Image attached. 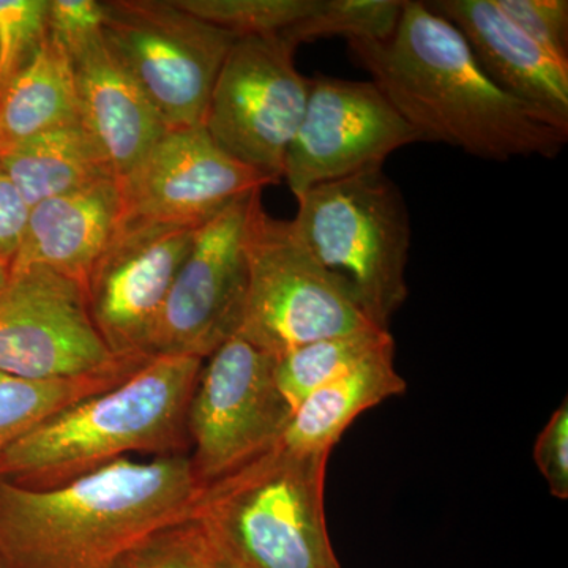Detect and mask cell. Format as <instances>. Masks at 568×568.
Here are the masks:
<instances>
[{
  "label": "cell",
  "instance_id": "1",
  "mask_svg": "<svg viewBox=\"0 0 568 568\" xmlns=\"http://www.w3.org/2000/svg\"><path fill=\"white\" fill-rule=\"evenodd\" d=\"M203 489L190 454L121 458L47 489L0 477V564L122 568L152 537L193 519Z\"/></svg>",
  "mask_w": 568,
  "mask_h": 568
},
{
  "label": "cell",
  "instance_id": "2",
  "mask_svg": "<svg viewBox=\"0 0 568 568\" xmlns=\"http://www.w3.org/2000/svg\"><path fill=\"white\" fill-rule=\"evenodd\" d=\"M347 44L418 141L493 162L555 159L567 144L568 134L537 121L488 80L462 32L428 2L406 0L390 39Z\"/></svg>",
  "mask_w": 568,
  "mask_h": 568
},
{
  "label": "cell",
  "instance_id": "3",
  "mask_svg": "<svg viewBox=\"0 0 568 568\" xmlns=\"http://www.w3.org/2000/svg\"><path fill=\"white\" fill-rule=\"evenodd\" d=\"M203 358L152 355L133 375L37 426L0 458V477L61 487L132 454H189L186 414Z\"/></svg>",
  "mask_w": 568,
  "mask_h": 568
},
{
  "label": "cell",
  "instance_id": "4",
  "mask_svg": "<svg viewBox=\"0 0 568 568\" xmlns=\"http://www.w3.org/2000/svg\"><path fill=\"white\" fill-rule=\"evenodd\" d=\"M328 455L278 444L207 485L193 519L237 568H342L324 514Z\"/></svg>",
  "mask_w": 568,
  "mask_h": 568
},
{
  "label": "cell",
  "instance_id": "5",
  "mask_svg": "<svg viewBox=\"0 0 568 568\" xmlns=\"http://www.w3.org/2000/svg\"><path fill=\"white\" fill-rule=\"evenodd\" d=\"M295 234L353 295L373 324L388 328L407 298L410 216L384 170L312 186L295 196Z\"/></svg>",
  "mask_w": 568,
  "mask_h": 568
},
{
  "label": "cell",
  "instance_id": "6",
  "mask_svg": "<svg viewBox=\"0 0 568 568\" xmlns=\"http://www.w3.org/2000/svg\"><path fill=\"white\" fill-rule=\"evenodd\" d=\"M245 252L248 291L237 335L253 346L280 357L317 339L377 327L302 244L293 223L264 211L261 193L250 211Z\"/></svg>",
  "mask_w": 568,
  "mask_h": 568
},
{
  "label": "cell",
  "instance_id": "7",
  "mask_svg": "<svg viewBox=\"0 0 568 568\" xmlns=\"http://www.w3.org/2000/svg\"><path fill=\"white\" fill-rule=\"evenodd\" d=\"M103 39L168 130L203 125L233 33L175 0H106Z\"/></svg>",
  "mask_w": 568,
  "mask_h": 568
},
{
  "label": "cell",
  "instance_id": "8",
  "mask_svg": "<svg viewBox=\"0 0 568 568\" xmlns=\"http://www.w3.org/2000/svg\"><path fill=\"white\" fill-rule=\"evenodd\" d=\"M275 362L239 335L205 358L186 414L190 459L201 487L282 440L294 410L276 386Z\"/></svg>",
  "mask_w": 568,
  "mask_h": 568
},
{
  "label": "cell",
  "instance_id": "9",
  "mask_svg": "<svg viewBox=\"0 0 568 568\" xmlns=\"http://www.w3.org/2000/svg\"><path fill=\"white\" fill-rule=\"evenodd\" d=\"M295 50L276 37L235 40L203 122L223 152L274 183L282 182L308 102L310 80L295 67Z\"/></svg>",
  "mask_w": 568,
  "mask_h": 568
},
{
  "label": "cell",
  "instance_id": "10",
  "mask_svg": "<svg viewBox=\"0 0 568 568\" xmlns=\"http://www.w3.org/2000/svg\"><path fill=\"white\" fill-rule=\"evenodd\" d=\"M136 361L111 353L93 324L84 284L41 265L11 271L0 294V373L65 379Z\"/></svg>",
  "mask_w": 568,
  "mask_h": 568
},
{
  "label": "cell",
  "instance_id": "11",
  "mask_svg": "<svg viewBox=\"0 0 568 568\" xmlns=\"http://www.w3.org/2000/svg\"><path fill=\"white\" fill-rule=\"evenodd\" d=\"M257 190L197 227L153 331L149 355L205 358L239 334L248 263L245 235Z\"/></svg>",
  "mask_w": 568,
  "mask_h": 568
},
{
  "label": "cell",
  "instance_id": "12",
  "mask_svg": "<svg viewBox=\"0 0 568 568\" xmlns=\"http://www.w3.org/2000/svg\"><path fill=\"white\" fill-rule=\"evenodd\" d=\"M418 141L373 81L317 74L310 80L304 119L286 156L283 179L294 196L366 171Z\"/></svg>",
  "mask_w": 568,
  "mask_h": 568
},
{
  "label": "cell",
  "instance_id": "13",
  "mask_svg": "<svg viewBox=\"0 0 568 568\" xmlns=\"http://www.w3.org/2000/svg\"><path fill=\"white\" fill-rule=\"evenodd\" d=\"M197 227L119 222L85 280L89 312L112 354L144 358Z\"/></svg>",
  "mask_w": 568,
  "mask_h": 568
},
{
  "label": "cell",
  "instance_id": "14",
  "mask_svg": "<svg viewBox=\"0 0 568 568\" xmlns=\"http://www.w3.org/2000/svg\"><path fill=\"white\" fill-rule=\"evenodd\" d=\"M121 222L201 227L246 194L275 185L213 142L204 126L166 134L118 179Z\"/></svg>",
  "mask_w": 568,
  "mask_h": 568
},
{
  "label": "cell",
  "instance_id": "15",
  "mask_svg": "<svg viewBox=\"0 0 568 568\" xmlns=\"http://www.w3.org/2000/svg\"><path fill=\"white\" fill-rule=\"evenodd\" d=\"M465 37L488 80L541 123L568 134V62L529 39L495 0L428 2Z\"/></svg>",
  "mask_w": 568,
  "mask_h": 568
},
{
  "label": "cell",
  "instance_id": "16",
  "mask_svg": "<svg viewBox=\"0 0 568 568\" xmlns=\"http://www.w3.org/2000/svg\"><path fill=\"white\" fill-rule=\"evenodd\" d=\"M81 123L122 178L168 132L140 85L108 48L103 33L70 52Z\"/></svg>",
  "mask_w": 568,
  "mask_h": 568
},
{
  "label": "cell",
  "instance_id": "17",
  "mask_svg": "<svg viewBox=\"0 0 568 568\" xmlns=\"http://www.w3.org/2000/svg\"><path fill=\"white\" fill-rule=\"evenodd\" d=\"M121 216V186L115 178L33 205L11 271L41 265L85 284Z\"/></svg>",
  "mask_w": 568,
  "mask_h": 568
},
{
  "label": "cell",
  "instance_id": "18",
  "mask_svg": "<svg viewBox=\"0 0 568 568\" xmlns=\"http://www.w3.org/2000/svg\"><path fill=\"white\" fill-rule=\"evenodd\" d=\"M395 345L381 349L364 364L317 388L294 410L280 446L297 454H331L355 418L406 392V381L394 364Z\"/></svg>",
  "mask_w": 568,
  "mask_h": 568
},
{
  "label": "cell",
  "instance_id": "19",
  "mask_svg": "<svg viewBox=\"0 0 568 568\" xmlns=\"http://www.w3.org/2000/svg\"><path fill=\"white\" fill-rule=\"evenodd\" d=\"M78 122L80 102L69 52L48 33L31 62L0 92V156Z\"/></svg>",
  "mask_w": 568,
  "mask_h": 568
},
{
  "label": "cell",
  "instance_id": "20",
  "mask_svg": "<svg viewBox=\"0 0 568 568\" xmlns=\"http://www.w3.org/2000/svg\"><path fill=\"white\" fill-rule=\"evenodd\" d=\"M0 168L31 207L115 178L99 142L81 122L51 130L18 145L0 156Z\"/></svg>",
  "mask_w": 568,
  "mask_h": 568
},
{
  "label": "cell",
  "instance_id": "21",
  "mask_svg": "<svg viewBox=\"0 0 568 568\" xmlns=\"http://www.w3.org/2000/svg\"><path fill=\"white\" fill-rule=\"evenodd\" d=\"M148 358L112 372L65 379H24L0 373V458L17 440L48 418L89 396L118 386Z\"/></svg>",
  "mask_w": 568,
  "mask_h": 568
},
{
  "label": "cell",
  "instance_id": "22",
  "mask_svg": "<svg viewBox=\"0 0 568 568\" xmlns=\"http://www.w3.org/2000/svg\"><path fill=\"white\" fill-rule=\"evenodd\" d=\"M390 345H395L390 332L379 327L317 339L276 357V386L295 410L317 388L353 372Z\"/></svg>",
  "mask_w": 568,
  "mask_h": 568
},
{
  "label": "cell",
  "instance_id": "23",
  "mask_svg": "<svg viewBox=\"0 0 568 568\" xmlns=\"http://www.w3.org/2000/svg\"><path fill=\"white\" fill-rule=\"evenodd\" d=\"M181 9L194 17L233 33L245 37H276L287 33L306 18L315 14L321 0H175Z\"/></svg>",
  "mask_w": 568,
  "mask_h": 568
},
{
  "label": "cell",
  "instance_id": "24",
  "mask_svg": "<svg viewBox=\"0 0 568 568\" xmlns=\"http://www.w3.org/2000/svg\"><path fill=\"white\" fill-rule=\"evenodd\" d=\"M406 0H321L315 14L287 33V43H302L328 37L349 40L386 41L402 20Z\"/></svg>",
  "mask_w": 568,
  "mask_h": 568
},
{
  "label": "cell",
  "instance_id": "25",
  "mask_svg": "<svg viewBox=\"0 0 568 568\" xmlns=\"http://www.w3.org/2000/svg\"><path fill=\"white\" fill-rule=\"evenodd\" d=\"M48 37V0H0V92Z\"/></svg>",
  "mask_w": 568,
  "mask_h": 568
},
{
  "label": "cell",
  "instance_id": "26",
  "mask_svg": "<svg viewBox=\"0 0 568 568\" xmlns=\"http://www.w3.org/2000/svg\"><path fill=\"white\" fill-rule=\"evenodd\" d=\"M122 568H213L212 544L203 526L189 519L152 537Z\"/></svg>",
  "mask_w": 568,
  "mask_h": 568
},
{
  "label": "cell",
  "instance_id": "27",
  "mask_svg": "<svg viewBox=\"0 0 568 568\" xmlns=\"http://www.w3.org/2000/svg\"><path fill=\"white\" fill-rule=\"evenodd\" d=\"M497 9L559 61L568 62L567 0H495Z\"/></svg>",
  "mask_w": 568,
  "mask_h": 568
},
{
  "label": "cell",
  "instance_id": "28",
  "mask_svg": "<svg viewBox=\"0 0 568 568\" xmlns=\"http://www.w3.org/2000/svg\"><path fill=\"white\" fill-rule=\"evenodd\" d=\"M103 21L99 0H48V33L69 54L102 33Z\"/></svg>",
  "mask_w": 568,
  "mask_h": 568
},
{
  "label": "cell",
  "instance_id": "29",
  "mask_svg": "<svg viewBox=\"0 0 568 568\" xmlns=\"http://www.w3.org/2000/svg\"><path fill=\"white\" fill-rule=\"evenodd\" d=\"M534 458L549 491L560 500L568 499V402L555 410L541 429L534 447Z\"/></svg>",
  "mask_w": 568,
  "mask_h": 568
},
{
  "label": "cell",
  "instance_id": "30",
  "mask_svg": "<svg viewBox=\"0 0 568 568\" xmlns=\"http://www.w3.org/2000/svg\"><path fill=\"white\" fill-rule=\"evenodd\" d=\"M31 205L0 168V260L13 263L28 230Z\"/></svg>",
  "mask_w": 568,
  "mask_h": 568
},
{
  "label": "cell",
  "instance_id": "31",
  "mask_svg": "<svg viewBox=\"0 0 568 568\" xmlns=\"http://www.w3.org/2000/svg\"><path fill=\"white\" fill-rule=\"evenodd\" d=\"M209 540H211V538H209ZM211 544H212V541H211ZM212 549H213V568H237L234 566L233 562H231L230 559L224 558L222 552H220L219 549L213 547V545H212Z\"/></svg>",
  "mask_w": 568,
  "mask_h": 568
},
{
  "label": "cell",
  "instance_id": "32",
  "mask_svg": "<svg viewBox=\"0 0 568 568\" xmlns=\"http://www.w3.org/2000/svg\"><path fill=\"white\" fill-rule=\"evenodd\" d=\"M11 265L6 261L0 260V294L6 290L7 284L10 282Z\"/></svg>",
  "mask_w": 568,
  "mask_h": 568
},
{
  "label": "cell",
  "instance_id": "33",
  "mask_svg": "<svg viewBox=\"0 0 568 568\" xmlns=\"http://www.w3.org/2000/svg\"><path fill=\"white\" fill-rule=\"evenodd\" d=\"M0 568H3V567H2V564H0Z\"/></svg>",
  "mask_w": 568,
  "mask_h": 568
}]
</instances>
